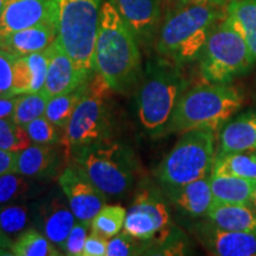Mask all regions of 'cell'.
<instances>
[{"label": "cell", "instance_id": "6da1fadb", "mask_svg": "<svg viewBox=\"0 0 256 256\" xmlns=\"http://www.w3.org/2000/svg\"><path fill=\"white\" fill-rule=\"evenodd\" d=\"M139 43L112 0L104 2L98 18L94 51V72L101 74L112 90L133 87L140 72Z\"/></svg>", "mask_w": 256, "mask_h": 256}, {"label": "cell", "instance_id": "7a4b0ae2", "mask_svg": "<svg viewBox=\"0 0 256 256\" xmlns=\"http://www.w3.org/2000/svg\"><path fill=\"white\" fill-rule=\"evenodd\" d=\"M243 96L229 83H204L186 89L180 96L164 134L191 130H212L217 133L242 107Z\"/></svg>", "mask_w": 256, "mask_h": 256}, {"label": "cell", "instance_id": "3957f363", "mask_svg": "<svg viewBox=\"0 0 256 256\" xmlns=\"http://www.w3.org/2000/svg\"><path fill=\"white\" fill-rule=\"evenodd\" d=\"M223 12L215 5H180L166 16L156 49L162 58L179 66L200 58L211 31Z\"/></svg>", "mask_w": 256, "mask_h": 256}, {"label": "cell", "instance_id": "277c9868", "mask_svg": "<svg viewBox=\"0 0 256 256\" xmlns=\"http://www.w3.org/2000/svg\"><path fill=\"white\" fill-rule=\"evenodd\" d=\"M180 66L162 57L147 64L138 98V116L152 136L164 134L178 100L188 89V80Z\"/></svg>", "mask_w": 256, "mask_h": 256}, {"label": "cell", "instance_id": "5b68a950", "mask_svg": "<svg viewBox=\"0 0 256 256\" xmlns=\"http://www.w3.org/2000/svg\"><path fill=\"white\" fill-rule=\"evenodd\" d=\"M75 164L106 196L121 197L136 180L138 162L132 150L107 139L72 152Z\"/></svg>", "mask_w": 256, "mask_h": 256}, {"label": "cell", "instance_id": "8992f818", "mask_svg": "<svg viewBox=\"0 0 256 256\" xmlns=\"http://www.w3.org/2000/svg\"><path fill=\"white\" fill-rule=\"evenodd\" d=\"M57 40L78 72L90 78L102 0H56Z\"/></svg>", "mask_w": 256, "mask_h": 256}, {"label": "cell", "instance_id": "52a82bcc", "mask_svg": "<svg viewBox=\"0 0 256 256\" xmlns=\"http://www.w3.org/2000/svg\"><path fill=\"white\" fill-rule=\"evenodd\" d=\"M212 130H191L182 133L177 144L156 170V177L165 188H174L211 174L215 160Z\"/></svg>", "mask_w": 256, "mask_h": 256}, {"label": "cell", "instance_id": "ba28073f", "mask_svg": "<svg viewBox=\"0 0 256 256\" xmlns=\"http://www.w3.org/2000/svg\"><path fill=\"white\" fill-rule=\"evenodd\" d=\"M110 90L101 74L94 72V76L89 78L86 94L74 110L60 140L66 159L75 150L107 139L110 128L107 98Z\"/></svg>", "mask_w": 256, "mask_h": 256}, {"label": "cell", "instance_id": "9c48e42d", "mask_svg": "<svg viewBox=\"0 0 256 256\" xmlns=\"http://www.w3.org/2000/svg\"><path fill=\"white\" fill-rule=\"evenodd\" d=\"M198 60L202 78L211 83H230L255 63L244 38L226 17L211 31Z\"/></svg>", "mask_w": 256, "mask_h": 256}, {"label": "cell", "instance_id": "30bf717a", "mask_svg": "<svg viewBox=\"0 0 256 256\" xmlns=\"http://www.w3.org/2000/svg\"><path fill=\"white\" fill-rule=\"evenodd\" d=\"M124 232L146 242L162 243L170 238L171 216L159 194L145 188L136 194L126 215Z\"/></svg>", "mask_w": 256, "mask_h": 256}, {"label": "cell", "instance_id": "8fae6325", "mask_svg": "<svg viewBox=\"0 0 256 256\" xmlns=\"http://www.w3.org/2000/svg\"><path fill=\"white\" fill-rule=\"evenodd\" d=\"M58 183L76 220L90 226L94 217L106 206V194L75 162L66 166Z\"/></svg>", "mask_w": 256, "mask_h": 256}, {"label": "cell", "instance_id": "7c38bea8", "mask_svg": "<svg viewBox=\"0 0 256 256\" xmlns=\"http://www.w3.org/2000/svg\"><path fill=\"white\" fill-rule=\"evenodd\" d=\"M138 43L150 46L156 40L162 23V0H112Z\"/></svg>", "mask_w": 256, "mask_h": 256}, {"label": "cell", "instance_id": "4fadbf2b", "mask_svg": "<svg viewBox=\"0 0 256 256\" xmlns=\"http://www.w3.org/2000/svg\"><path fill=\"white\" fill-rule=\"evenodd\" d=\"M42 24L57 25L56 0H8L0 14V34Z\"/></svg>", "mask_w": 256, "mask_h": 256}, {"label": "cell", "instance_id": "5bb4252c", "mask_svg": "<svg viewBox=\"0 0 256 256\" xmlns=\"http://www.w3.org/2000/svg\"><path fill=\"white\" fill-rule=\"evenodd\" d=\"M48 50H49V68H48L43 92L49 98L75 90L88 81V76L78 72L57 38L48 46Z\"/></svg>", "mask_w": 256, "mask_h": 256}, {"label": "cell", "instance_id": "9a60e30c", "mask_svg": "<svg viewBox=\"0 0 256 256\" xmlns=\"http://www.w3.org/2000/svg\"><path fill=\"white\" fill-rule=\"evenodd\" d=\"M200 238L206 250L217 256H256V234L230 232L208 223L202 226Z\"/></svg>", "mask_w": 256, "mask_h": 256}, {"label": "cell", "instance_id": "2e32d148", "mask_svg": "<svg viewBox=\"0 0 256 256\" xmlns=\"http://www.w3.org/2000/svg\"><path fill=\"white\" fill-rule=\"evenodd\" d=\"M40 226L44 235L56 247L63 249L66 240L76 223V217L70 209L68 200L60 196H54L46 200L40 209Z\"/></svg>", "mask_w": 256, "mask_h": 256}, {"label": "cell", "instance_id": "e0dca14e", "mask_svg": "<svg viewBox=\"0 0 256 256\" xmlns=\"http://www.w3.org/2000/svg\"><path fill=\"white\" fill-rule=\"evenodd\" d=\"M57 25L42 24L8 34H0V49L17 56L46 50L57 38Z\"/></svg>", "mask_w": 256, "mask_h": 256}, {"label": "cell", "instance_id": "ac0fdd59", "mask_svg": "<svg viewBox=\"0 0 256 256\" xmlns=\"http://www.w3.org/2000/svg\"><path fill=\"white\" fill-rule=\"evenodd\" d=\"M58 152L52 145L34 144L18 152L14 172L26 178H51L58 168Z\"/></svg>", "mask_w": 256, "mask_h": 256}, {"label": "cell", "instance_id": "d6986e66", "mask_svg": "<svg viewBox=\"0 0 256 256\" xmlns=\"http://www.w3.org/2000/svg\"><path fill=\"white\" fill-rule=\"evenodd\" d=\"M220 150L216 154L256 150V113L242 114L228 121L220 132Z\"/></svg>", "mask_w": 256, "mask_h": 256}, {"label": "cell", "instance_id": "ffe728a7", "mask_svg": "<svg viewBox=\"0 0 256 256\" xmlns=\"http://www.w3.org/2000/svg\"><path fill=\"white\" fill-rule=\"evenodd\" d=\"M166 194L176 206L194 217L206 216L214 202L208 176L180 188H166Z\"/></svg>", "mask_w": 256, "mask_h": 256}, {"label": "cell", "instance_id": "44dd1931", "mask_svg": "<svg viewBox=\"0 0 256 256\" xmlns=\"http://www.w3.org/2000/svg\"><path fill=\"white\" fill-rule=\"evenodd\" d=\"M206 216L220 229L256 234V208L252 206L212 203Z\"/></svg>", "mask_w": 256, "mask_h": 256}, {"label": "cell", "instance_id": "7402d4cb", "mask_svg": "<svg viewBox=\"0 0 256 256\" xmlns=\"http://www.w3.org/2000/svg\"><path fill=\"white\" fill-rule=\"evenodd\" d=\"M254 183L255 180L252 179L210 174L212 203L252 206V196Z\"/></svg>", "mask_w": 256, "mask_h": 256}, {"label": "cell", "instance_id": "603a6c76", "mask_svg": "<svg viewBox=\"0 0 256 256\" xmlns=\"http://www.w3.org/2000/svg\"><path fill=\"white\" fill-rule=\"evenodd\" d=\"M226 18L244 38L256 62V0H230Z\"/></svg>", "mask_w": 256, "mask_h": 256}, {"label": "cell", "instance_id": "cb8c5ba5", "mask_svg": "<svg viewBox=\"0 0 256 256\" xmlns=\"http://www.w3.org/2000/svg\"><path fill=\"white\" fill-rule=\"evenodd\" d=\"M211 174L256 180L255 151L216 154Z\"/></svg>", "mask_w": 256, "mask_h": 256}, {"label": "cell", "instance_id": "d4e9b609", "mask_svg": "<svg viewBox=\"0 0 256 256\" xmlns=\"http://www.w3.org/2000/svg\"><path fill=\"white\" fill-rule=\"evenodd\" d=\"M87 82L83 83L75 90L50 98L44 116L48 120H50L54 124H56L60 130H66L74 110H75V108L78 107L80 101L82 100V98L86 94Z\"/></svg>", "mask_w": 256, "mask_h": 256}, {"label": "cell", "instance_id": "484cf974", "mask_svg": "<svg viewBox=\"0 0 256 256\" xmlns=\"http://www.w3.org/2000/svg\"><path fill=\"white\" fill-rule=\"evenodd\" d=\"M12 255L16 256H58L60 252L57 250L52 242L43 234L34 229L25 230L14 241Z\"/></svg>", "mask_w": 256, "mask_h": 256}, {"label": "cell", "instance_id": "4316f807", "mask_svg": "<svg viewBox=\"0 0 256 256\" xmlns=\"http://www.w3.org/2000/svg\"><path fill=\"white\" fill-rule=\"evenodd\" d=\"M126 215V210L122 206H104L92 220V232L110 240L124 228Z\"/></svg>", "mask_w": 256, "mask_h": 256}, {"label": "cell", "instance_id": "83f0119b", "mask_svg": "<svg viewBox=\"0 0 256 256\" xmlns=\"http://www.w3.org/2000/svg\"><path fill=\"white\" fill-rule=\"evenodd\" d=\"M49 98L43 90L19 96L12 120L20 126H25L32 120L44 116Z\"/></svg>", "mask_w": 256, "mask_h": 256}, {"label": "cell", "instance_id": "f1b7e54d", "mask_svg": "<svg viewBox=\"0 0 256 256\" xmlns=\"http://www.w3.org/2000/svg\"><path fill=\"white\" fill-rule=\"evenodd\" d=\"M28 216L30 212L25 206H0V229L10 238L20 235L28 224Z\"/></svg>", "mask_w": 256, "mask_h": 256}, {"label": "cell", "instance_id": "f546056e", "mask_svg": "<svg viewBox=\"0 0 256 256\" xmlns=\"http://www.w3.org/2000/svg\"><path fill=\"white\" fill-rule=\"evenodd\" d=\"M32 140L24 126L12 119H0V148L19 152L31 145Z\"/></svg>", "mask_w": 256, "mask_h": 256}, {"label": "cell", "instance_id": "4dcf8cb0", "mask_svg": "<svg viewBox=\"0 0 256 256\" xmlns=\"http://www.w3.org/2000/svg\"><path fill=\"white\" fill-rule=\"evenodd\" d=\"M25 178L17 172L0 177V206L14 204L26 197L30 184Z\"/></svg>", "mask_w": 256, "mask_h": 256}, {"label": "cell", "instance_id": "1f68e13d", "mask_svg": "<svg viewBox=\"0 0 256 256\" xmlns=\"http://www.w3.org/2000/svg\"><path fill=\"white\" fill-rule=\"evenodd\" d=\"M25 130L34 144L40 145H54L60 142V128L48 120L46 116L37 118L25 124Z\"/></svg>", "mask_w": 256, "mask_h": 256}, {"label": "cell", "instance_id": "d6a6232c", "mask_svg": "<svg viewBox=\"0 0 256 256\" xmlns=\"http://www.w3.org/2000/svg\"><path fill=\"white\" fill-rule=\"evenodd\" d=\"M25 57H26L32 72L31 92H42L46 84L48 68H49V50L46 48V50L30 54Z\"/></svg>", "mask_w": 256, "mask_h": 256}, {"label": "cell", "instance_id": "836d02e7", "mask_svg": "<svg viewBox=\"0 0 256 256\" xmlns=\"http://www.w3.org/2000/svg\"><path fill=\"white\" fill-rule=\"evenodd\" d=\"M142 240L136 238L126 232H121L120 235H115L108 241L107 256H127L140 254L142 250Z\"/></svg>", "mask_w": 256, "mask_h": 256}, {"label": "cell", "instance_id": "e575fe53", "mask_svg": "<svg viewBox=\"0 0 256 256\" xmlns=\"http://www.w3.org/2000/svg\"><path fill=\"white\" fill-rule=\"evenodd\" d=\"M32 72L25 56H18L14 66V80H12V94L23 95L31 92Z\"/></svg>", "mask_w": 256, "mask_h": 256}, {"label": "cell", "instance_id": "d590c367", "mask_svg": "<svg viewBox=\"0 0 256 256\" xmlns=\"http://www.w3.org/2000/svg\"><path fill=\"white\" fill-rule=\"evenodd\" d=\"M89 229H90V226L81 222V220H76L75 226L63 246V250L66 252V255L81 256L83 254V248H84L86 240L88 238Z\"/></svg>", "mask_w": 256, "mask_h": 256}, {"label": "cell", "instance_id": "8d00e7d4", "mask_svg": "<svg viewBox=\"0 0 256 256\" xmlns=\"http://www.w3.org/2000/svg\"><path fill=\"white\" fill-rule=\"evenodd\" d=\"M17 57V55L0 49V96H14L12 94V80Z\"/></svg>", "mask_w": 256, "mask_h": 256}, {"label": "cell", "instance_id": "74e56055", "mask_svg": "<svg viewBox=\"0 0 256 256\" xmlns=\"http://www.w3.org/2000/svg\"><path fill=\"white\" fill-rule=\"evenodd\" d=\"M108 241V238L92 232L86 240L82 256H104L107 254Z\"/></svg>", "mask_w": 256, "mask_h": 256}, {"label": "cell", "instance_id": "f35d334b", "mask_svg": "<svg viewBox=\"0 0 256 256\" xmlns=\"http://www.w3.org/2000/svg\"><path fill=\"white\" fill-rule=\"evenodd\" d=\"M18 152L0 148V177L16 171Z\"/></svg>", "mask_w": 256, "mask_h": 256}, {"label": "cell", "instance_id": "ab89813d", "mask_svg": "<svg viewBox=\"0 0 256 256\" xmlns=\"http://www.w3.org/2000/svg\"><path fill=\"white\" fill-rule=\"evenodd\" d=\"M19 95L0 96V119H12Z\"/></svg>", "mask_w": 256, "mask_h": 256}, {"label": "cell", "instance_id": "60d3db41", "mask_svg": "<svg viewBox=\"0 0 256 256\" xmlns=\"http://www.w3.org/2000/svg\"><path fill=\"white\" fill-rule=\"evenodd\" d=\"M14 240L6 236L0 229V255H12Z\"/></svg>", "mask_w": 256, "mask_h": 256}, {"label": "cell", "instance_id": "b9f144b4", "mask_svg": "<svg viewBox=\"0 0 256 256\" xmlns=\"http://www.w3.org/2000/svg\"><path fill=\"white\" fill-rule=\"evenodd\" d=\"M230 0H179L180 5L188 4H197V5H215L220 6L223 5L224 2H228Z\"/></svg>", "mask_w": 256, "mask_h": 256}, {"label": "cell", "instance_id": "7bdbcfd3", "mask_svg": "<svg viewBox=\"0 0 256 256\" xmlns=\"http://www.w3.org/2000/svg\"><path fill=\"white\" fill-rule=\"evenodd\" d=\"M252 206L256 208V180H255V183H254V190H252Z\"/></svg>", "mask_w": 256, "mask_h": 256}, {"label": "cell", "instance_id": "ee69618b", "mask_svg": "<svg viewBox=\"0 0 256 256\" xmlns=\"http://www.w3.org/2000/svg\"><path fill=\"white\" fill-rule=\"evenodd\" d=\"M6 2H8V0H0V14H2V8H5Z\"/></svg>", "mask_w": 256, "mask_h": 256}, {"label": "cell", "instance_id": "f6af8a7d", "mask_svg": "<svg viewBox=\"0 0 256 256\" xmlns=\"http://www.w3.org/2000/svg\"><path fill=\"white\" fill-rule=\"evenodd\" d=\"M254 151H255V153H256V150H254Z\"/></svg>", "mask_w": 256, "mask_h": 256}]
</instances>
